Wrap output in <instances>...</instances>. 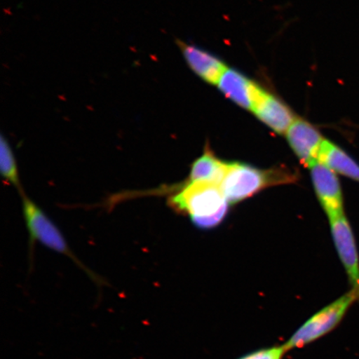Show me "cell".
I'll return each instance as SVG.
<instances>
[{"instance_id": "cell-5", "label": "cell", "mask_w": 359, "mask_h": 359, "mask_svg": "<svg viewBox=\"0 0 359 359\" xmlns=\"http://www.w3.org/2000/svg\"><path fill=\"white\" fill-rule=\"evenodd\" d=\"M309 168L314 190L329 219L344 215L342 190L334 170L318 161H314Z\"/></svg>"}, {"instance_id": "cell-6", "label": "cell", "mask_w": 359, "mask_h": 359, "mask_svg": "<svg viewBox=\"0 0 359 359\" xmlns=\"http://www.w3.org/2000/svg\"><path fill=\"white\" fill-rule=\"evenodd\" d=\"M332 236L353 290L359 294V257L351 226L344 215L330 219Z\"/></svg>"}, {"instance_id": "cell-3", "label": "cell", "mask_w": 359, "mask_h": 359, "mask_svg": "<svg viewBox=\"0 0 359 359\" xmlns=\"http://www.w3.org/2000/svg\"><path fill=\"white\" fill-rule=\"evenodd\" d=\"M22 197V214H24L27 230L29 235L31 243L34 245L36 242L47 247L58 254H62L70 258L78 264V266L87 272L88 275L94 281L101 283L98 278L90 271L80 260L75 257L73 251L71 250L69 244L64 235L55 223L48 217V215L31 200L25 191L20 193Z\"/></svg>"}, {"instance_id": "cell-9", "label": "cell", "mask_w": 359, "mask_h": 359, "mask_svg": "<svg viewBox=\"0 0 359 359\" xmlns=\"http://www.w3.org/2000/svg\"><path fill=\"white\" fill-rule=\"evenodd\" d=\"M252 111L262 123L278 134L288 132L295 120L293 114L284 102L264 90Z\"/></svg>"}, {"instance_id": "cell-12", "label": "cell", "mask_w": 359, "mask_h": 359, "mask_svg": "<svg viewBox=\"0 0 359 359\" xmlns=\"http://www.w3.org/2000/svg\"><path fill=\"white\" fill-rule=\"evenodd\" d=\"M227 168L228 163H224L212 154L205 152L192 164L188 182H203L219 185Z\"/></svg>"}, {"instance_id": "cell-13", "label": "cell", "mask_w": 359, "mask_h": 359, "mask_svg": "<svg viewBox=\"0 0 359 359\" xmlns=\"http://www.w3.org/2000/svg\"><path fill=\"white\" fill-rule=\"evenodd\" d=\"M0 172L6 182L15 187L20 193L24 192L15 154L4 136L0 140Z\"/></svg>"}, {"instance_id": "cell-7", "label": "cell", "mask_w": 359, "mask_h": 359, "mask_svg": "<svg viewBox=\"0 0 359 359\" xmlns=\"http://www.w3.org/2000/svg\"><path fill=\"white\" fill-rule=\"evenodd\" d=\"M286 137L302 163L309 167L318 161V152L325 139L311 123L302 119H295L286 133Z\"/></svg>"}, {"instance_id": "cell-4", "label": "cell", "mask_w": 359, "mask_h": 359, "mask_svg": "<svg viewBox=\"0 0 359 359\" xmlns=\"http://www.w3.org/2000/svg\"><path fill=\"white\" fill-rule=\"evenodd\" d=\"M358 299L359 294L352 289L320 311L313 314L283 345L285 351L306 346L334 330L342 321L351 305Z\"/></svg>"}, {"instance_id": "cell-8", "label": "cell", "mask_w": 359, "mask_h": 359, "mask_svg": "<svg viewBox=\"0 0 359 359\" xmlns=\"http://www.w3.org/2000/svg\"><path fill=\"white\" fill-rule=\"evenodd\" d=\"M217 86L228 98L247 110L253 111L264 89L235 69H227Z\"/></svg>"}, {"instance_id": "cell-11", "label": "cell", "mask_w": 359, "mask_h": 359, "mask_svg": "<svg viewBox=\"0 0 359 359\" xmlns=\"http://www.w3.org/2000/svg\"><path fill=\"white\" fill-rule=\"evenodd\" d=\"M318 161L335 173L359 182V165L334 143L327 140L323 142Z\"/></svg>"}, {"instance_id": "cell-14", "label": "cell", "mask_w": 359, "mask_h": 359, "mask_svg": "<svg viewBox=\"0 0 359 359\" xmlns=\"http://www.w3.org/2000/svg\"><path fill=\"white\" fill-rule=\"evenodd\" d=\"M285 353V349L282 345V346L257 350L239 359H282Z\"/></svg>"}, {"instance_id": "cell-10", "label": "cell", "mask_w": 359, "mask_h": 359, "mask_svg": "<svg viewBox=\"0 0 359 359\" xmlns=\"http://www.w3.org/2000/svg\"><path fill=\"white\" fill-rule=\"evenodd\" d=\"M182 55L193 72L209 83L217 84L227 67L217 57L203 49L178 42Z\"/></svg>"}, {"instance_id": "cell-1", "label": "cell", "mask_w": 359, "mask_h": 359, "mask_svg": "<svg viewBox=\"0 0 359 359\" xmlns=\"http://www.w3.org/2000/svg\"><path fill=\"white\" fill-rule=\"evenodd\" d=\"M175 210L186 213L196 226H217L226 217L229 202L218 184L187 182L170 197Z\"/></svg>"}, {"instance_id": "cell-2", "label": "cell", "mask_w": 359, "mask_h": 359, "mask_svg": "<svg viewBox=\"0 0 359 359\" xmlns=\"http://www.w3.org/2000/svg\"><path fill=\"white\" fill-rule=\"evenodd\" d=\"M294 174L286 168L262 170L247 164L230 163L219 187L229 203H237L266 187L294 182Z\"/></svg>"}]
</instances>
